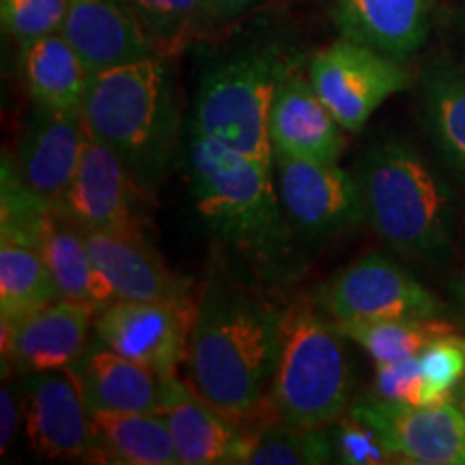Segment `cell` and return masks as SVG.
Wrapping results in <instances>:
<instances>
[{"label": "cell", "instance_id": "obj_6", "mask_svg": "<svg viewBox=\"0 0 465 465\" xmlns=\"http://www.w3.org/2000/svg\"><path fill=\"white\" fill-rule=\"evenodd\" d=\"M302 58L276 44L232 52L203 74L194 106V132L274 166L270 114L278 86Z\"/></svg>", "mask_w": 465, "mask_h": 465}, {"label": "cell", "instance_id": "obj_25", "mask_svg": "<svg viewBox=\"0 0 465 465\" xmlns=\"http://www.w3.org/2000/svg\"><path fill=\"white\" fill-rule=\"evenodd\" d=\"M420 113L435 151L465 183V69L435 63L420 78Z\"/></svg>", "mask_w": 465, "mask_h": 465}, {"label": "cell", "instance_id": "obj_30", "mask_svg": "<svg viewBox=\"0 0 465 465\" xmlns=\"http://www.w3.org/2000/svg\"><path fill=\"white\" fill-rule=\"evenodd\" d=\"M69 0H0L3 28L22 45L61 33Z\"/></svg>", "mask_w": 465, "mask_h": 465}, {"label": "cell", "instance_id": "obj_23", "mask_svg": "<svg viewBox=\"0 0 465 465\" xmlns=\"http://www.w3.org/2000/svg\"><path fill=\"white\" fill-rule=\"evenodd\" d=\"M91 457L124 465H177L171 427L164 414L91 411Z\"/></svg>", "mask_w": 465, "mask_h": 465}, {"label": "cell", "instance_id": "obj_16", "mask_svg": "<svg viewBox=\"0 0 465 465\" xmlns=\"http://www.w3.org/2000/svg\"><path fill=\"white\" fill-rule=\"evenodd\" d=\"M91 411L164 414L185 388L177 375L134 362L108 347H89L74 364Z\"/></svg>", "mask_w": 465, "mask_h": 465}, {"label": "cell", "instance_id": "obj_3", "mask_svg": "<svg viewBox=\"0 0 465 465\" xmlns=\"http://www.w3.org/2000/svg\"><path fill=\"white\" fill-rule=\"evenodd\" d=\"M80 114L91 136L119 155L143 199L153 196L171 171L179 136L164 56L91 74Z\"/></svg>", "mask_w": 465, "mask_h": 465}, {"label": "cell", "instance_id": "obj_10", "mask_svg": "<svg viewBox=\"0 0 465 465\" xmlns=\"http://www.w3.org/2000/svg\"><path fill=\"white\" fill-rule=\"evenodd\" d=\"M276 185L295 231L311 237L356 226L366 216L358 177L339 162H317L274 153Z\"/></svg>", "mask_w": 465, "mask_h": 465}, {"label": "cell", "instance_id": "obj_22", "mask_svg": "<svg viewBox=\"0 0 465 465\" xmlns=\"http://www.w3.org/2000/svg\"><path fill=\"white\" fill-rule=\"evenodd\" d=\"M44 259L54 281L58 300L78 302L100 312L114 304L106 278L93 263L84 231L58 209H48L39 235Z\"/></svg>", "mask_w": 465, "mask_h": 465}, {"label": "cell", "instance_id": "obj_32", "mask_svg": "<svg viewBox=\"0 0 465 465\" xmlns=\"http://www.w3.org/2000/svg\"><path fill=\"white\" fill-rule=\"evenodd\" d=\"M332 438L336 461L349 465H369V463H386L392 461V455L388 452L375 429L358 420L356 416L339 418L334 422V431H330Z\"/></svg>", "mask_w": 465, "mask_h": 465}, {"label": "cell", "instance_id": "obj_36", "mask_svg": "<svg viewBox=\"0 0 465 465\" xmlns=\"http://www.w3.org/2000/svg\"><path fill=\"white\" fill-rule=\"evenodd\" d=\"M449 289H450L452 302H455V306H457V315L465 323V272H461V274L452 278Z\"/></svg>", "mask_w": 465, "mask_h": 465}, {"label": "cell", "instance_id": "obj_18", "mask_svg": "<svg viewBox=\"0 0 465 465\" xmlns=\"http://www.w3.org/2000/svg\"><path fill=\"white\" fill-rule=\"evenodd\" d=\"M61 35L89 74L158 56L125 0H69Z\"/></svg>", "mask_w": 465, "mask_h": 465}, {"label": "cell", "instance_id": "obj_14", "mask_svg": "<svg viewBox=\"0 0 465 465\" xmlns=\"http://www.w3.org/2000/svg\"><path fill=\"white\" fill-rule=\"evenodd\" d=\"M86 136L89 130L80 113H50L35 106L11 162L22 183L48 207L58 209L65 201L83 162Z\"/></svg>", "mask_w": 465, "mask_h": 465}, {"label": "cell", "instance_id": "obj_33", "mask_svg": "<svg viewBox=\"0 0 465 465\" xmlns=\"http://www.w3.org/2000/svg\"><path fill=\"white\" fill-rule=\"evenodd\" d=\"M375 394L407 405H433L424 383L420 360L407 358L399 362L375 364Z\"/></svg>", "mask_w": 465, "mask_h": 465}, {"label": "cell", "instance_id": "obj_4", "mask_svg": "<svg viewBox=\"0 0 465 465\" xmlns=\"http://www.w3.org/2000/svg\"><path fill=\"white\" fill-rule=\"evenodd\" d=\"M366 218L401 257L441 263L452 248V192L405 138H383L360 160Z\"/></svg>", "mask_w": 465, "mask_h": 465}, {"label": "cell", "instance_id": "obj_35", "mask_svg": "<svg viewBox=\"0 0 465 465\" xmlns=\"http://www.w3.org/2000/svg\"><path fill=\"white\" fill-rule=\"evenodd\" d=\"M17 422H20V416H17V399L7 386H3V391H0V450H3V455L7 452L9 444L15 438Z\"/></svg>", "mask_w": 465, "mask_h": 465}, {"label": "cell", "instance_id": "obj_20", "mask_svg": "<svg viewBox=\"0 0 465 465\" xmlns=\"http://www.w3.org/2000/svg\"><path fill=\"white\" fill-rule=\"evenodd\" d=\"M435 0H336V26L349 42L403 63L427 44Z\"/></svg>", "mask_w": 465, "mask_h": 465}, {"label": "cell", "instance_id": "obj_9", "mask_svg": "<svg viewBox=\"0 0 465 465\" xmlns=\"http://www.w3.org/2000/svg\"><path fill=\"white\" fill-rule=\"evenodd\" d=\"M349 414L375 429L392 459L420 465H465V416L455 401L407 405L371 392Z\"/></svg>", "mask_w": 465, "mask_h": 465}, {"label": "cell", "instance_id": "obj_26", "mask_svg": "<svg viewBox=\"0 0 465 465\" xmlns=\"http://www.w3.org/2000/svg\"><path fill=\"white\" fill-rule=\"evenodd\" d=\"M58 300L39 240L0 235V317L17 323Z\"/></svg>", "mask_w": 465, "mask_h": 465}, {"label": "cell", "instance_id": "obj_12", "mask_svg": "<svg viewBox=\"0 0 465 465\" xmlns=\"http://www.w3.org/2000/svg\"><path fill=\"white\" fill-rule=\"evenodd\" d=\"M22 411L26 435L42 457H91V410L74 366L25 373Z\"/></svg>", "mask_w": 465, "mask_h": 465}, {"label": "cell", "instance_id": "obj_38", "mask_svg": "<svg viewBox=\"0 0 465 465\" xmlns=\"http://www.w3.org/2000/svg\"><path fill=\"white\" fill-rule=\"evenodd\" d=\"M463 35H465V9H463Z\"/></svg>", "mask_w": 465, "mask_h": 465}, {"label": "cell", "instance_id": "obj_19", "mask_svg": "<svg viewBox=\"0 0 465 465\" xmlns=\"http://www.w3.org/2000/svg\"><path fill=\"white\" fill-rule=\"evenodd\" d=\"M328 106L312 89L302 67L278 86L270 114L272 151L289 158L339 162L345 151V134Z\"/></svg>", "mask_w": 465, "mask_h": 465}, {"label": "cell", "instance_id": "obj_17", "mask_svg": "<svg viewBox=\"0 0 465 465\" xmlns=\"http://www.w3.org/2000/svg\"><path fill=\"white\" fill-rule=\"evenodd\" d=\"M95 315L91 306L54 300L17 323H3V356L22 373L74 366L89 349Z\"/></svg>", "mask_w": 465, "mask_h": 465}, {"label": "cell", "instance_id": "obj_27", "mask_svg": "<svg viewBox=\"0 0 465 465\" xmlns=\"http://www.w3.org/2000/svg\"><path fill=\"white\" fill-rule=\"evenodd\" d=\"M347 339L356 341L375 364L416 358L435 341L459 332L457 325L440 317L388 319V322L336 323Z\"/></svg>", "mask_w": 465, "mask_h": 465}, {"label": "cell", "instance_id": "obj_2", "mask_svg": "<svg viewBox=\"0 0 465 465\" xmlns=\"http://www.w3.org/2000/svg\"><path fill=\"white\" fill-rule=\"evenodd\" d=\"M192 201L209 231L242 254L259 276L284 274L291 229L272 166L194 132L188 149Z\"/></svg>", "mask_w": 465, "mask_h": 465}, {"label": "cell", "instance_id": "obj_8", "mask_svg": "<svg viewBox=\"0 0 465 465\" xmlns=\"http://www.w3.org/2000/svg\"><path fill=\"white\" fill-rule=\"evenodd\" d=\"M315 304L334 323L440 317L441 302L424 284L383 254H366L330 278Z\"/></svg>", "mask_w": 465, "mask_h": 465}, {"label": "cell", "instance_id": "obj_31", "mask_svg": "<svg viewBox=\"0 0 465 465\" xmlns=\"http://www.w3.org/2000/svg\"><path fill=\"white\" fill-rule=\"evenodd\" d=\"M431 403L452 401L459 383L465 380V336L455 332L435 341L418 356Z\"/></svg>", "mask_w": 465, "mask_h": 465}, {"label": "cell", "instance_id": "obj_5", "mask_svg": "<svg viewBox=\"0 0 465 465\" xmlns=\"http://www.w3.org/2000/svg\"><path fill=\"white\" fill-rule=\"evenodd\" d=\"M345 334L311 302H295L282 312L281 349L270 407L278 422L291 427H330L351 401V360Z\"/></svg>", "mask_w": 465, "mask_h": 465}, {"label": "cell", "instance_id": "obj_28", "mask_svg": "<svg viewBox=\"0 0 465 465\" xmlns=\"http://www.w3.org/2000/svg\"><path fill=\"white\" fill-rule=\"evenodd\" d=\"M336 461L325 427H291L274 420L254 435L248 463L252 465H317Z\"/></svg>", "mask_w": 465, "mask_h": 465}, {"label": "cell", "instance_id": "obj_13", "mask_svg": "<svg viewBox=\"0 0 465 465\" xmlns=\"http://www.w3.org/2000/svg\"><path fill=\"white\" fill-rule=\"evenodd\" d=\"M86 246L114 302H166L196 306L192 284L166 267L143 232L84 231Z\"/></svg>", "mask_w": 465, "mask_h": 465}, {"label": "cell", "instance_id": "obj_24", "mask_svg": "<svg viewBox=\"0 0 465 465\" xmlns=\"http://www.w3.org/2000/svg\"><path fill=\"white\" fill-rule=\"evenodd\" d=\"M26 91L37 108L50 113H80L91 74L61 33L25 45L22 54Z\"/></svg>", "mask_w": 465, "mask_h": 465}, {"label": "cell", "instance_id": "obj_11", "mask_svg": "<svg viewBox=\"0 0 465 465\" xmlns=\"http://www.w3.org/2000/svg\"><path fill=\"white\" fill-rule=\"evenodd\" d=\"M196 306L166 302H114L95 315L97 342L160 373L177 375L188 360Z\"/></svg>", "mask_w": 465, "mask_h": 465}, {"label": "cell", "instance_id": "obj_21", "mask_svg": "<svg viewBox=\"0 0 465 465\" xmlns=\"http://www.w3.org/2000/svg\"><path fill=\"white\" fill-rule=\"evenodd\" d=\"M174 450L183 465H240L248 463L254 431L240 424L190 388L164 411Z\"/></svg>", "mask_w": 465, "mask_h": 465}, {"label": "cell", "instance_id": "obj_29", "mask_svg": "<svg viewBox=\"0 0 465 465\" xmlns=\"http://www.w3.org/2000/svg\"><path fill=\"white\" fill-rule=\"evenodd\" d=\"M158 56H173L199 33L203 0H125Z\"/></svg>", "mask_w": 465, "mask_h": 465}, {"label": "cell", "instance_id": "obj_15", "mask_svg": "<svg viewBox=\"0 0 465 465\" xmlns=\"http://www.w3.org/2000/svg\"><path fill=\"white\" fill-rule=\"evenodd\" d=\"M141 192L113 149L86 136L83 162L58 212L83 231L141 232L136 203Z\"/></svg>", "mask_w": 465, "mask_h": 465}, {"label": "cell", "instance_id": "obj_34", "mask_svg": "<svg viewBox=\"0 0 465 465\" xmlns=\"http://www.w3.org/2000/svg\"><path fill=\"white\" fill-rule=\"evenodd\" d=\"M261 0H203L201 3V25L216 26L235 20L259 5Z\"/></svg>", "mask_w": 465, "mask_h": 465}, {"label": "cell", "instance_id": "obj_37", "mask_svg": "<svg viewBox=\"0 0 465 465\" xmlns=\"http://www.w3.org/2000/svg\"><path fill=\"white\" fill-rule=\"evenodd\" d=\"M452 401H455V405L463 411V416H465V380L459 383V388L455 391V394H452Z\"/></svg>", "mask_w": 465, "mask_h": 465}, {"label": "cell", "instance_id": "obj_7", "mask_svg": "<svg viewBox=\"0 0 465 465\" xmlns=\"http://www.w3.org/2000/svg\"><path fill=\"white\" fill-rule=\"evenodd\" d=\"M308 78L342 130L353 134L362 132L383 102L411 84L401 61L345 37L312 54Z\"/></svg>", "mask_w": 465, "mask_h": 465}, {"label": "cell", "instance_id": "obj_1", "mask_svg": "<svg viewBox=\"0 0 465 465\" xmlns=\"http://www.w3.org/2000/svg\"><path fill=\"white\" fill-rule=\"evenodd\" d=\"M281 322L282 312L270 302L220 276L209 278L185 360L194 392L229 416L270 414Z\"/></svg>", "mask_w": 465, "mask_h": 465}]
</instances>
